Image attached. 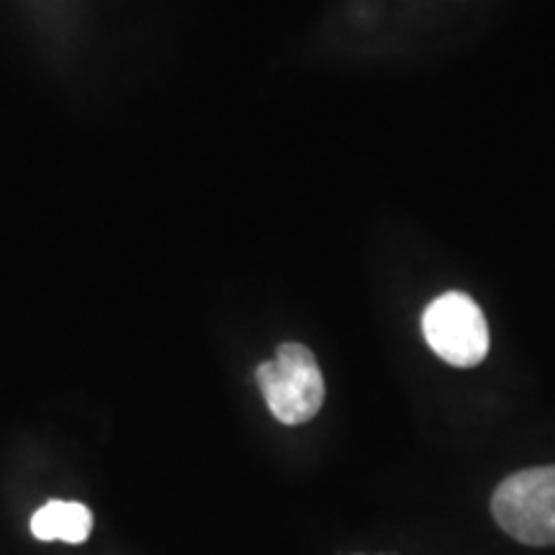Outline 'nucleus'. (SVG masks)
<instances>
[{
    "instance_id": "1",
    "label": "nucleus",
    "mask_w": 555,
    "mask_h": 555,
    "mask_svg": "<svg viewBox=\"0 0 555 555\" xmlns=\"http://www.w3.org/2000/svg\"><path fill=\"white\" fill-rule=\"evenodd\" d=\"M255 376L268 409L283 425H304L324 404V376L309 347L283 343L275 360L260 363Z\"/></svg>"
},
{
    "instance_id": "2",
    "label": "nucleus",
    "mask_w": 555,
    "mask_h": 555,
    "mask_svg": "<svg viewBox=\"0 0 555 555\" xmlns=\"http://www.w3.org/2000/svg\"><path fill=\"white\" fill-rule=\"evenodd\" d=\"M491 512L525 545H555V466L527 468L496 486Z\"/></svg>"
},
{
    "instance_id": "3",
    "label": "nucleus",
    "mask_w": 555,
    "mask_h": 555,
    "mask_svg": "<svg viewBox=\"0 0 555 555\" xmlns=\"http://www.w3.org/2000/svg\"><path fill=\"white\" fill-rule=\"evenodd\" d=\"M422 332L435 356L455 367H474L489 352V324L474 298L450 291L437 296L422 317Z\"/></svg>"
},
{
    "instance_id": "4",
    "label": "nucleus",
    "mask_w": 555,
    "mask_h": 555,
    "mask_svg": "<svg viewBox=\"0 0 555 555\" xmlns=\"http://www.w3.org/2000/svg\"><path fill=\"white\" fill-rule=\"evenodd\" d=\"M90 530H93V515L86 504L80 502H60L52 499L41 509L34 512L31 532L41 543H86Z\"/></svg>"
}]
</instances>
